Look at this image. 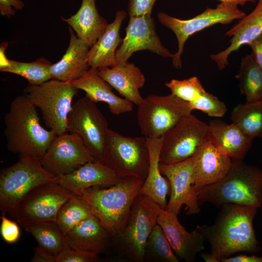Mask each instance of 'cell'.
I'll return each instance as SVG.
<instances>
[{"instance_id": "cell-1", "label": "cell", "mask_w": 262, "mask_h": 262, "mask_svg": "<svg viewBox=\"0 0 262 262\" xmlns=\"http://www.w3.org/2000/svg\"><path fill=\"white\" fill-rule=\"evenodd\" d=\"M220 207L212 225H197L219 262L236 252H259L261 247L253 225L258 208L231 203Z\"/></svg>"}, {"instance_id": "cell-2", "label": "cell", "mask_w": 262, "mask_h": 262, "mask_svg": "<svg viewBox=\"0 0 262 262\" xmlns=\"http://www.w3.org/2000/svg\"><path fill=\"white\" fill-rule=\"evenodd\" d=\"M36 108L25 94L16 97L4 117V135L10 152L40 160L57 134L41 125Z\"/></svg>"}, {"instance_id": "cell-3", "label": "cell", "mask_w": 262, "mask_h": 262, "mask_svg": "<svg viewBox=\"0 0 262 262\" xmlns=\"http://www.w3.org/2000/svg\"><path fill=\"white\" fill-rule=\"evenodd\" d=\"M200 206L210 203L216 206L231 203L262 206V171L242 161H232L226 175L217 182L196 190Z\"/></svg>"}, {"instance_id": "cell-4", "label": "cell", "mask_w": 262, "mask_h": 262, "mask_svg": "<svg viewBox=\"0 0 262 262\" xmlns=\"http://www.w3.org/2000/svg\"><path fill=\"white\" fill-rule=\"evenodd\" d=\"M144 181L140 178H130L111 186L90 187L75 195L90 206L112 237L125 226Z\"/></svg>"}, {"instance_id": "cell-5", "label": "cell", "mask_w": 262, "mask_h": 262, "mask_svg": "<svg viewBox=\"0 0 262 262\" xmlns=\"http://www.w3.org/2000/svg\"><path fill=\"white\" fill-rule=\"evenodd\" d=\"M161 209L147 196L140 194L137 196L125 226L112 237L111 249L118 260L144 262L146 242Z\"/></svg>"}, {"instance_id": "cell-6", "label": "cell", "mask_w": 262, "mask_h": 262, "mask_svg": "<svg viewBox=\"0 0 262 262\" xmlns=\"http://www.w3.org/2000/svg\"><path fill=\"white\" fill-rule=\"evenodd\" d=\"M57 182V177L48 172L40 159L19 156L17 162L0 172V210L15 219L17 207L21 200L38 186Z\"/></svg>"}, {"instance_id": "cell-7", "label": "cell", "mask_w": 262, "mask_h": 262, "mask_svg": "<svg viewBox=\"0 0 262 262\" xmlns=\"http://www.w3.org/2000/svg\"><path fill=\"white\" fill-rule=\"evenodd\" d=\"M78 90L68 82L50 79L39 85L29 84L24 93L40 110L46 126L59 135L67 132L72 101Z\"/></svg>"}, {"instance_id": "cell-8", "label": "cell", "mask_w": 262, "mask_h": 262, "mask_svg": "<svg viewBox=\"0 0 262 262\" xmlns=\"http://www.w3.org/2000/svg\"><path fill=\"white\" fill-rule=\"evenodd\" d=\"M246 16L237 5L220 2L215 8L207 7L202 13L189 19H180L163 12H159L157 17L163 25L176 35L178 48L172 57V64L176 68L180 69L182 66L181 57L184 46L190 36L216 24L227 25Z\"/></svg>"}, {"instance_id": "cell-9", "label": "cell", "mask_w": 262, "mask_h": 262, "mask_svg": "<svg viewBox=\"0 0 262 262\" xmlns=\"http://www.w3.org/2000/svg\"><path fill=\"white\" fill-rule=\"evenodd\" d=\"M137 106L138 124L146 138L164 136L192 111L187 102L171 93L149 95Z\"/></svg>"}, {"instance_id": "cell-10", "label": "cell", "mask_w": 262, "mask_h": 262, "mask_svg": "<svg viewBox=\"0 0 262 262\" xmlns=\"http://www.w3.org/2000/svg\"><path fill=\"white\" fill-rule=\"evenodd\" d=\"M102 162L118 172L145 180L149 164L146 137H126L109 129Z\"/></svg>"}, {"instance_id": "cell-11", "label": "cell", "mask_w": 262, "mask_h": 262, "mask_svg": "<svg viewBox=\"0 0 262 262\" xmlns=\"http://www.w3.org/2000/svg\"><path fill=\"white\" fill-rule=\"evenodd\" d=\"M67 132L78 135L97 160L103 161L109 129L96 103L85 96L73 104Z\"/></svg>"}, {"instance_id": "cell-12", "label": "cell", "mask_w": 262, "mask_h": 262, "mask_svg": "<svg viewBox=\"0 0 262 262\" xmlns=\"http://www.w3.org/2000/svg\"><path fill=\"white\" fill-rule=\"evenodd\" d=\"M208 124L192 113L183 117L163 136L160 163L171 164L192 157L208 136Z\"/></svg>"}, {"instance_id": "cell-13", "label": "cell", "mask_w": 262, "mask_h": 262, "mask_svg": "<svg viewBox=\"0 0 262 262\" xmlns=\"http://www.w3.org/2000/svg\"><path fill=\"white\" fill-rule=\"evenodd\" d=\"M73 194L57 182L40 185L19 202L15 220L20 225L37 221H56L60 208Z\"/></svg>"}, {"instance_id": "cell-14", "label": "cell", "mask_w": 262, "mask_h": 262, "mask_svg": "<svg viewBox=\"0 0 262 262\" xmlns=\"http://www.w3.org/2000/svg\"><path fill=\"white\" fill-rule=\"evenodd\" d=\"M40 160L48 172L57 177L97 160L78 135L66 132L56 135Z\"/></svg>"}, {"instance_id": "cell-15", "label": "cell", "mask_w": 262, "mask_h": 262, "mask_svg": "<svg viewBox=\"0 0 262 262\" xmlns=\"http://www.w3.org/2000/svg\"><path fill=\"white\" fill-rule=\"evenodd\" d=\"M143 50L164 58H172L174 55L163 45L151 14L130 16L125 36L116 51L117 64L127 63L134 53Z\"/></svg>"}, {"instance_id": "cell-16", "label": "cell", "mask_w": 262, "mask_h": 262, "mask_svg": "<svg viewBox=\"0 0 262 262\" xmlns=\"http://www.w3.org/2000/svg\"><path fill=\"white\" fill-rule=\"evenodd\" d=\"M193 156L180 163L164 164L160 163L162 174L169 181L170 196L165 210L177 215L185 205L187 215L200 212L197 194L192 184Z\"/></svg>"}, {"instance_id": "cell-17", "label": "cell", "mask_w": 262, "mask_h": 262, "mask_svg": "<svg viewBox=\"0 0 262 262\" xmlns=\"http://www.w3.org/2000/svg\"><path fill=\"white\" fill-rule=\"evenodd\" d=\"M177 216L162 209L157 223L164 231L179 261L194 262L197 254L205 248V237L197 226L192 231H187L179 221Z\"/></svg>"}, {"instance_id": "cell-18", "label": "cell", "mask_w": 262, "mask_h": 262, "mask_svg": "<svg viewBox=\"0 0 262 262\" xmlns=\"http://www.w3.org/2000/svg\"><path fill=\"white\" fill-rule=\"evenodd\" d=\"M193 156L192 181L195 190L221 180L229 170L232 163L231 158L208 137Z\"/></svg>"}, {"instance_id": "cell-19", "label": "cell", "mask_w": 262, "mask_h": 262, "mask_svg": "<svg viewBox=\"0 0 262 262\" xmlns=\"http://www.w3.org/2000/svg\"><path fill=\"white\" fill-rule=\"evenodd\" d=\"M132 177L96 160L87 163L70 173L57 177V183L72 194L77 195L90 187L111 186Z\"/></svg>"}, {"instance_id": "cell-20", "label": "cell", "mask_w": 262, "mask_h": 262, "mask_svg": "<svg viewBox=\"0 0 262 262\" xmlns=\"http://www.w3.org/2000/svg\"><path fill=\"white\" fill-rule=\"evenodd\" d=\"M71 85L84 91L85 97L95 103L104 102L111 113L119 115L131 112L133 104L116 95L111 86L99 75L98 69L90 68L79 78L68 82Z\"/></svg>"}, {"instance_id": "cell-21", "label": "cell", "mask_w": 262, "mask_h": 262, "mask_svg": "<svg viewBox=\"0 0 262 262\" xmlns=\"http://www.w3.org/2000/svg\"><path fill=\"white\" fill-rule=\"evenodd\" d=\"M262 33V0H259L255 9L248 15L240 19L228 31L225 35L231 37L230 45L225 50L211 54L220 70L229 64V55L237 51L243 45H247Z\"/></svg>"}, {"instance_id": "cell-22", "label": "cell", "mask_w": 262, "mask_h": 262, "mask_svg": "<svg viewBox=\"0 0 262 262\" xmlns=\"http://www.w3.org/2000/svg\"><path fill=\"white\" fill-rule=\"evenodd\" d=\"M65 238L69 246L98 255L111 246L112 235L95 215L78 224Z\"/></svg>"}, {"instance_id": "cell-23", "label": "cell", "mask_w": 262, "mask_h": 262, "mask_svg": "<svg viewBox=\"0 0 262 262\" xmlns=\"http://www.w3.org/2000/svg\"><path fill=\"white\" fill-rule=\"evenodd\" d=\"M98 71L100 76L124 98L137 105L143 100L140 89L145 84V77L133 63L127 62L98 69Z\"/></svg>"}, {"instance_id": "cell-24", "label": "cell", "mask_w": 262, "mask_h": 262, "mask_svg": "<svg viewBox=\"0 0 262 262\" xmlns=\"http://www.w3.org/2000/svg\"><path fill=\"white\" fill-rule=\"evenodd\" d=\"M208 138L232 161H242L251 147L253 139L236 124H227L220 119L208 124Z\"/></svg>"}, {"instance_id": "cell-25", "label": "cell", "mask_w": 262, "mask_h": 262, "mask_svg": "<svg viewBox=\"0 0 262 262\" xmlns=\"http://www.w3.org/2000/svg\"><path fill=\"white\" fill-rule=\"evenodd\" d=\"M68 28V47L61 59L51 66V79L70 82L79 78L90 68L88 62L90 47L78 37L70 27Z\"/></svg>"}, {"instance_id": "cell-26", "label": "cell", "mask_w": 262, "mask_h": 262, "mask_svg": "<svg viewBox=\"0 0 262 262\" xmlns=\"http://www.w3.org/2000/svg\"><path fill=\"white\" fill-rule=\"evenodd\" d=\"M127 15L124 10L116 12L114 21L107 25L102 35L90 48L88 62L90 68L98 69L117 65L116 51L122 40L119 31Z\"/></svg>"}, {"instance_id": "cell-27", "label": "cell", "mask_w": 262, "mask_h": 262, "mask_svg": "<svg viewBox=\"0 0 262 262\" xmlns=\"http://www.w3.org/2000/svg\"><path fill=\"white\" fill-rule=\"evenodd\" d=\"M149 157L147 176L139 191L143 195L165 210L167 204L166 197L170 190L167 179L160 171V154L163 136L156 138H146Z\"/></svg>"}, {"instance_id": "cell-28", "label": "cell", "mask_w": 262, "mask_h": 262, "mask_svg": "<svg viewBox=\"0 0 262 262\" xmlns=\"http://www.w3.org/2000/svg\"><path fill=\"white\" fill-rule=\"evenodd\" d=\"M61 18L90 48L102 35L108 24L107 20L99 15L95 0H82L76 13L68 18L63 17Z\"/></svg>"}, {"instance_id": "cell-29", "label": "cell", "mask_w": 262, "mask_h": 262, "mask_svg": "<svg viewBox=\"0 0 262 262\" xmlns=\"http://www.w3.org/2000/svg\"><path fill=\"white\" fill-rule=\"evenodd\" d=\"M165 85L171 94L187 102L192 111L198 110L207 114L214 106V96L205 90L196 76L182 80L172 79Z\"/></svg>"}, {"instance_id": "cell-30", "label": "cell", "mask_w": 262, "mask_h": 262, "mask_svg": "<svg viewBox=\"0 0 262 262\" xmlns=\"http://www.w3.org/2000/svg\"><path fill=\"white\" fill-rule=\"evenodd\" d=\"M21 226L34 237L39 247L56 258L66 243L65 235L55 221L29 222Z\"/></svg>"}, {"instance_id": "cell-31", "label": "cell", "mask_w": 262, "mask_h": 262, "mask_svg": "<svg viewBox=\"0 0 262 262\" xmlns=\"http://www.w3.org/2000/svg\"><path fill=\"white\" fill-rule=\"evenodd\" d=\"M0 71L16 74L24 78L30 85L41 84L51 79L52 64L44 57L32 62H21L9 60L2 53Z\"/></svg>"}, {"instance_id": "cell-32", "label": "cell", "mask_w": 262, "mask_h": 262, "mask_svg": "<svg viewBox=\"0 0 262 262\" xmlns=\"http://www.w3.org/2000/svg\"><path fill=\"white\" fill-rule=\"evenodd\" d=\"M236 78L239 81L241 93L246 96V102L262 99V69L251 53L243 58Z\"/></svg>"}, {"instance_id": "cell-33", "label": "cell", "mask_w": 262, "mask_h": 262, "mask_svg": "<svg viewBox=\"0 0 262 262\" xmlns=\"http://www.w3.org/2000/svg\"><path fill=\"white\" fill-rule=\"evenodd\" d=\"M231 120L252 139L262 138V99L237 105L231 111Z\"/></svg>"}, {"instance_id": "cell-34", "label": "cell", "mask_w": 262, "mask_h": 262, "mask_svg": "<svg viewBox=\"0 0 262 262\" xmlns=\"http://www.w3.org/2000/svg\"><path fill=\"white\" fill-rule=\"evenodd\" d=\"M94 215L85 201L73 194L60 208L56 222L65 235L82 221Z\"/></svg>"}, {"instance_id": "cell-35", "label": "cell", "mask_w": 262, "mask_h": 262, "mask_svg": "<svg viewBox=\"0 0 262 262\" xmlns=\"http://www.w3.org/2000/svg\"><path fill=\"white\" fill-rule=\"evenodd\" d=\"M145 262H179L162 227L157 223L146 242Z\"/></svg>"}, {"instance_id": "cell-36", "label": "cell", "mask_w": 262, "mask_h": 262, "mask_svg": "<svg viewBox=\"0 0 262 262\" xmlns=\"http://www.w3.org/2000/svg\"><path fill=\"white\" fill-rule=\"evenodd\" d=\"M98 255L73 248L66 243L57 256L56 262H100Z\"/></svg>"}, {"instance_id": "cell-37", "label": "cell", "mask_w": 262, "mask_h": 262, "mask_svg": "<svg viewBox=\"0 0 262 262\" xmlns=\"http://www.w3.org/2000/svg\"><path fill=\"white\" fill-rule=\"evenodd\" d=\"M0 219V232L2 239L9 244L16 242L20 235L16 222L8 218L5 214H1Z\"/></svg>"}, {"instance_id": "cell-38", "label": "cell", "mask_w": 262, "mask_h": 262, "mask_svg": "<svg viewBox=\"0 0 262 262\" xmlns=\"http://www.w3.org/2000/svg\"><path fill=\"white\" fill-rule=\"evenodd\" d=\"M156 0H129L128 12L130 16L151 14Z\"/></svg>"}, {"instance_id": "cell-39", "label": "cell", "mask_w": 262, "mask_h": 262, "mask_svg": "<svg viewBox=\"0 0 262 262\" xmlns=\"http://www.w3.org/2000/svg\"><path fill=\"white\" fill-rule=\"evenodd\" d=\"M25 6L22 0H0V14L1 16H6L10 18L15 16L16 10H21Z\"/></svg>"}, {"instance_id": "cell-40", "label": "cell", "mask_w": 262, "mask_h": 262, "mask_svg": "<svg viewBox=\"0 0 262 262\" xmlns=\"http://www.w3.org/2000/svg\"><path fill=\"white\" fill-rule=\"evenodd\" d=\"M252 54L258 66L262 69V33L249 44Z\"/></svg>"}, {"instance_id": "cell-41", "label": "cell", "mask_w": 262, "mask_h": 262, "mask_svg": "<svg viewBox=\"0 0 262 262\" xmlns=\"http://www.w3.org/2000/svg\"><path fill=\"white\" fill-rule=\"evenodd\" d=\"M33 251L31 260L32 262H56V257L48 253L38 246L34 248Z\"/></svg>"}, {"instance_id": "cell-42", "label": "cell", "mask_w": 262, "mask_h": 262, "mask_svg": "<svg viewBox=\"0 0 262 262\" xmlns=\"http://www.w3.org/2000/svg\"><path fill=\"white\" fill-rule=\"evenodd\" d=\"M221 262H262V256L240 254L224 258Z\"/></svg>"}, {"instance_id": "cell-43", "label": "cell", "mask_w": 262, "mask_h": 262, "mask_svg": "<svg viewBox=\"0 0 262 262\" xmlns=\"http://www.w3.org/2000/svg\"><path fill=\"white\" fill-rule=\"evenodd\" d=\"M203 260L206 262H219L217 258L211 252L210 253H200Z\"/></svg>"}, {"instance_id": "cell-44", "label": "cell", "mask_w": 262, "mask_h": 262, "mask_svg": "<svg viewBox=\"0 0 262 262\" xmlns=\"http://www.w3.org/2000/svg\"><path fill=\"white\" fill-rule=\"evenodd\" d=\"M220 0L221 2L230 3L237 5V6L238 5H243L245 4L246 2H248L253 3L256 2V0Z\"/></svg>"}]
</instances>
